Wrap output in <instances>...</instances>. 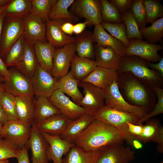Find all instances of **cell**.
<instances>
[{
	"label": "cell",
	"mask_w": 163,
	"mask_h": 163,
	"mask_svg": "<svg viewBox=\"0 0 163 163\" xmlns=\"http://www.w3.org/2000/svg\"><path fill=\"white\" fill-rule=\"evenodd\" d=\"M124 141L114 127L94 119L76 140L75 144L88 151H95L109 146L123 144Z\"/></svg>",
	"instance_id": "obj_1"
},
{
	"label": "cell",
	"mask_w": 163,
	"mask_h": 163,
	"mask_svg": "<svg viewBox=\"0 0 163 163\" xmlns=\"http://www.w3.org/2000/svg\"><path fill=\"white\" fill-rule=\"evenodd\" d=\"M148 62L138 56L124 55L121 58L117 71L131 73L145 84L152 86H159L163 77L156 71L150 69Z\"/></svg>",
	"instance_id": "obj_2"
},
{
	"label": "cell",
	"mask_w": 163,
	"mask_h": 163,
	"mask_svg": "<svg viewBox=\"0 0 163 163\" xmlns=\"http://www.w3.org/2000/svg\"><path fill=\"white\" fill-rule=\"evenodd\" d=\"M93 116L95 119L102 121L116 128L125 141L129 140L132 136L129 131L127 122L137 124L140 119L135 115L105 105L95 113Z\"/></svg>",
	"instance_id": "obj_3"
},
{
	"label": "cell",
	"mask_w": 163,
	"mask_h": 163,
	"mask_svg": "<svg viewBox=\"0 0 163 163\" xmlns=\"http://www.w3.org/2000/svg\"><path fill=\"white\" fill-rule=\"evenodd\" d=\"M104 90L105 105L133 114L140 119L147 114L146 107L131 105L124 100L120 91L117 80Z\"/></svg>",
	"instance_id": "obj_4"
},
{
	"label": "cell",
	"mask_w": 163,
	"mask_h": 163,
	"mask_svg": "<svg viewBox=\"0 0 163 163\" xmlns=\"http://www.w3.org/2000/svg\"><path fill=\"white\" fill-rule=\"evenodd\" d=\"M25 18L5 17L1 36L0 56L3 58L13 45L23 34Z\"/></svg>",
	"instance_id": "obj_5"
},
{
	"label": "cell",
	"mask_w": 163,
	"mask_h": 163,
	"mask_svg": "<svg viewBox=\"0 0 163 163\" xmlns=\"http://www.w3.org/2000/svg\"><path fill=\"white\" fill-rule=\"evenodd\" d=\"M8 71V77L3 82L5 91L15 97L26 95L34 97L31 78L15 67H11Z\"/></svg>",
	"instance_id": "obj_6"
},
{
	"label": "cell",
	"mask_w": 163,
	"mask_h": 163,
	"mask_svg": "<svg viewBox=\"0 0 163 163\" xmlns=\"http://www.w3.org/2000/svg\"><path fill=\"white\" fill-rule=\"evenodd\" d=\"M31 131V125L20 120H8L3 125L1 137L21 149L26 145Z\"/></svg>",
	"instance_id": "obj_7"
},
{
	"label": "cell",
	"mask_w": 163,
	"mask_h": 163,
	"mask_svg": "<svg viewBox=\"0 0 163 163\" xmlns=\"http://www.w3.org/2000/svg\"><path fill=\"white\" fill-rule=\"evenodd\" d=\"M84 96L78 105L82 107L86 114H94L105 105L103 89L87 82H80Z\"/></svg>",
	"instance_id": "obj_8"
},
{
	"label": "cell",
	"mask_w": 163,
	"mask_h": 163,
	"mask_svg": "<svg viewBox=\"0 0 163 163\" xmlns=\"http://www.w3.org/2000/svg\"><path fill=\"white\" fill-rule=\"evenodd\" d=\"M163 48L161 45L150 43L141 39H131L129 40L124 54L139 57L149 62H155L161 59L158 52Z\"/></svg>",
	"instance_id": "obj_9"
},
{
	"label": "cell",
	"mask_w": 163,
	"mask_h": 163,
	"mask_svg": "<svg viewBox=\"0 0 163 163\" xmlns=\"http://www.w3.org/2000/svg\"><path fill=\"white\" fill-rule=\"evenodd\" d=\"M127 74L126 76L125 74L122 76L120 82V86L131 101L138 106L146 107L149 99L147 91L138 79L131 74L128 75Z\"/></svg>",
	"instance_id": "obj_10"
},
{
	"label": "cell",
	"mask_w": 163,
	"mask_h": 163,
	"mask_svg": "<svg viewBox=\"0 0 163 163\" xmlns=\"http://www.w3.org/2000/svg\"><path fill=\"white\" fill-rule=\"evenodd\" d=\"M34 95L50 97L57 89V81L51 73L38 64L31 78Z\"/></svg>",
	"instance_id": "obj_11"
},
{
	"label": "cell",
	"mask_w": 163,
	"mask_h": 163,
	"mask_svg": "<svg viewBox=\"0 0 163 163\" xmlns=\"http://www.w3.org/2000/svg\"><path fill=\"white\" fill-rule=\"evenodd\" d=\"M75 52V42L55 50L51 73L56 79L68 73Z\"/></svg>",
	"instance_id": "obj_12"
},
{
	"label": "cell",
	"mask_w": 163,
	"mask_h": 163,
	"mask_svg": "<svg viewBox=\"0 0 163 163\" xmlns=\"http://www.w3.org/2000/svg\"><path fill=\"white\" fill-rule=\"evenodd\" d=\"M71 5L72 13L78 18H85L90 24L101 22L100 0H75Z\"/></svg>",
	"instance_id": "obj_13"
},
{
	"label": "cell",
	"mask_w": 163,
	"mask_h": 163,
	"mask_svg": "<svg viewBox=\"0 0 163 163\" xmlns=\"http://www.w3.org/2000/svg\"><path fill=\"white\" fill-rule=\"evenodd\" d=\"M49 99L62 114L72 120L85 113L82 107L71 101L59 89H56Z\"/></svg>",
	"instance_id": "obj_14"
},
{
	"label": "cell",
	"mask_w": 163,
	"mask_h": 163,
	"mask_svg": "<svg viewBox=\"0 0 163 163\" xmlns=\"http://www.w3.org/2000/svg\"><path fill=\"white\" fill-rule=\"evenodd\" d=\"M48 144L46 141L37 128L36 123L31 125L30 137L25 146L31 150L32 163H48L46 150Z\"/></svg>",
	"instance_id": "obj_15"
},
{
	"label": "cell",
	"mask_w": 163,
	"mask_h": 163,
	"mask_svg": "<svg viewBox=\"0 0 163 163\" xmlns=\"http://www.w3.org/2000/svg\"><path fill=\"white\" fill-rule=\"evenodd\" d=\"M40 133L48 144L46 150L48 161H52L53 163H62L63 155H66L75 144L69 142L60 136Z\"/></svg>",
	"instance_id": "obj_16"
},
{
	"label": "cell",
	"mask_w": 163,
	"mask_h": 163,
	"mask_svg": "<svg viewBox=\"0 0 163 163\" xmlns=\"http://www.w3.org/2000/svg\"><path fill=\"white\" fill-rule=\"evenodd\" d=\"M135 158L134 151L119 144L104 149L97 163H129Z\"/></svg>",
	"instance_id": "obj_17"
},
{
	"label": "cell",
	"mask_w": 163,
	"mask_h": 163,
	"mask_svg": "<svg viewBox=\"0 0 163 163\" xmlns=\"http://www.w3.org/2000/svg\"><path fill=\"white\" fill-rule=\"evenodd\" d=\"M65 21L64 20L48 19L46 21V38L48 42L55 47L60 48L75 42V37L66 34L61 28V25Z\"/></svg>",
	"instance_id": "obj_18"
},
{
	"label": "cell",
	"mask_w": 163,
	"mask_h": 163,
	"mask_svg": "<svg viewBox=\"0 0 163 163\" xmlns=\"http://www.w3.org/2000/svg\"><path fill=\"white\" fill-rule=\"evenodd\" d=\"M92 34L93 42L98 46H109L113 49L118 55L121 57L125 55L126 47L121 42L107 33L103 27L101 23L95 24Z\"/></svg>",
	"instance_id": "obj_19"
},
{
	"label": "cell",
	"mask_w": 163,
	"mask_h": 163,
	"mask_svg": "<svg viewBox=\"0 0 163 163\" xmlns=\"http://www.w3.org/2000/svg\"><path fill=\"white\" fill-rule=\"evenodd\" d=\"M23 34L26 40L34 44L45 41L46 24L41 18L30 13L26 18Z\"/></svg>",
	"instance_id": "obj_20"
},
{
	"label": "cell",
	"mask_w": 163,
	"mask_h": 163,
	"mask_svg": "<svg viewBox=\"0 0 163 163\" xmlns=\"http://www.w3.org/2000/svg\"><path fill=\"white\" fill-rule=\"evenodd\" d=\"M72 121L61 113L51 116L36 124L37 129L40 132L60 136Z\"/></svg>",
	"instance_id": "obj_21"
},
{
	"label": "cell",
	"mask_w": 163,
	"mask_h": 163,
	"mask_svg": "<svg viewBox=\"0 0 163 163\" xmlns=\"http://www.w3.org/2000/svg\"><path fill=\"white\" fill-rule=\"evenodd\" d=\"M117 71L97 66L81 82L90 83L104 90L117 80Z\"/></svg>",
	"instance_id": "obj_22"
},
{
	"label": "cell",
	"mask_w": 163,
	"mask_h": 163,
	"mask_svg": "<svg viewBox=\"0 0 163 163\" xmlns=\"http://www.w3.org/2000/svg\"><path fill=\"white\" fill-rule=\"evenodd\" d=\"M95 60L97 66L117 70L119 66L121 57L116 51L109 46L103 47L94 46Z\"/></svg>",
	"instance_id": "obj_23"
},
{
	"label": "cell",
	"mask_w": 163,
	"mask_h": 163,
	"mask_svg": "<svg viewBox=\"0 0 163 163\" xmlns=\"http://www.w3.org/2000/svg\"><path fill=\"white\" fill-rule=\"evenodd\" d=\"M104 149L88 151L75 144L62 158V163H97Z\"/></svg>",
	"instance_id": "obj_24"
},
{
	"label": "cell",
	"mask_w": 163,
	"mask_h": 163,
	"mask_svg": "<svg viewBox=\"0 0 163 163\" xmlns=\"http://www.w3.org/2000/svg\"><path fill=\"white\" fill-rule=\"evenodd\" d=\"M94 119L93 115L85 114L72 120L60 136L70 143L75 144L79 136Z\"/></svg>",
	"instance_id": "obj_25"
},
{
	"label": "cell",
	"mask_w": 163,
	"mask_h": 163,
	"mask_svg": "<svg viewBox=\"0 0 163 163\" xmlns=\"http://www.w3.org/2000/svg\"><path fill=\"white\" fill-rule=\"evenodd\" d=\"M34 51L38 64L51 73L55 49L49 42L37 41L34 44Z\"/></svg>",
	"instance_id": "obj_26"
},
{
	"label": "cell",
	"mask_w": 163,
	"mask_h": 163,
	"mask_svg": "<svg viewBox=\"0 0 163 163\" xmlns=\"http://www.w3.org/2000/svg\"><path fill=\"white\" fill-rule=\"evenodd\" d=\"M15 100L19 120L31 125L34 121L35 100L34 97L22 95L15 97Z\"/></svg>",
	"instance_id": "obj_27"
},
{
	"label": "cell",
	"mask_w": 163,
	"mask_h": 163,
	"mask_svg": "<svg viewBox=\"0 0 163 163\" xmlns=\"http://www.w3.org/2000/svg\"><path fill=\"white\" fill-rule=\"evenodd\" d=\"M25 40L23 57L19 63L15 68L31 79L38 63L34 51V44Z\"/></svg>",
	"instance_id": "obj_28"
},
{
	"label": "cell",
	"mask_w": 163,
	"mask_h": 163,
	"mask_svg": "<svg viewBox=\"0 0 163 163\" xmlns=\"http://www.w3.org/2000/svg\"><path fill=\"white\" fill-rule=\"evenodd\" d=\"M80 82L75 79L69 71L57 80V88L70 97L73 101L78 105L83 96L78 87Z\"/></svg>",
	"instance_id": "obj_29"
},
{
	"label": "cell",
	"mask_w": 163,
	"mask_h": 163,
	"mask_svg": "<svg viewBox=\"0 0 163 163\" xmlns=\"http://www.w3.org/2000/svg\"><path fill=\"white\" fill-rule=\"evenodd\" d=\"M70 66V72L76 79L81 82L97 66L94 60L75 55Z\"/></svg>",
	"instance_id": "obj_30"
},
{
	"label": "cell",
	"mask_w": 163,
	"mask_h": 163,
	"mask_svg": "<svg viewBox=\"0 0 163 163\" xmlns=\"http://www.w3.org/2000/svg\"><path fill=\"white\" fill-rule=\"evenodd\" d=\"M35 101L34 122L36 123L51 116L61 114L60 111L50 101L49 98L40 96Z\"/></svg>",
	"instance_id": "obj_31"
},
{
	"label": "cell",
	"mask_w": 163,
	"mask_h": 163,
	"mask_svg": "<svg viewBox=\"0 0 163 163\" xmlns=\"http://www.w3.org/2000/svg\"><path fill=\"white\" fill-rule=\"evenodd\" d=\"M74 0H58L53 7L48 15L49 20H64L72 23L78 21V18L68 10Z\"/></svg>",
	"instance_id": "obj_32"
},
{
	"label": "cell",
	"mask_w": 163,
	"mask_h": 163,
	"mask_svg": "<svg viewBox=\"0 0 163 163\" xmlns=\"http://www.w3.org/2000/svg\"><path fill=\"white\" fill-rule=\"evenodd\" d=\"M92 33L88 31L83 32L75 37V50L80 57L92 59L95 57Z\"/></svg>",
	"instance_id": "obj_33"
},
{
	"label": "cell",
	"mask_w": 163,
	"mask_h": 163,
	"mask_svg": "<svg viewBox=\"0 0 163 163\" xmlns=\"http://www.w3.org/2000/svg\"><path fill=\"white\" fill-rule=\"evenodd\" d=\"M29 0H10L5 11V17L10 19L25 18L31 13Z\"/></svg>",
	"instance_id": "obj_34"
},
{
	"label": "cell",
	"mask_w": 163,
	"mask_h": 163,
	"mask_svg": "<svg viewBox=\"0 0 163 163\" xmlns=\"http://www.w3.org/2000/svg\"><path fill=\"white\" fill-rule=\"evenodd\" d=\"M25 41L23 33L4 57V62L7 68L16 67L19 63L24 53Z\"/></svg>",
	"instance_id": "obj_35"
},
{
	"label": "cell",
	"mask_w": 163,
	"mask_h": 163,
	"mask_svg": "<svg viewBox=\"0 0 163 163\" xmlns=\"http://www.w3.org/2000/svg\"><path fill=\"white\" fill-rule=\"evenodd\" d=\"M139 30L143 38L148 43L156 44L162 41L163 37V18L152 23L150 27L141 28Z\"/></svg>",
	"instance_id": "obj_36"
},
{
	"label": "cell",
	"mask_w": 163,
	"mask_h": 163,
	"mask_svg": "<svg viewBox=\"0 0 163 163\" xmlns=\"http://www.w3.org/2000/svg\"><path fill=\"white\" fill-rule=\"evenodd\" d=\"M100 1L101 22L110 23L123 22L122 15L109 1Z\"/></svg>",
	"instance_id": "obj_37"
},
{
	"label": "cell",
	"mask_w": 163,
	"mask_h": 163,
	"mask_svg": "<svg viewBox=\"0 0 163 163\" xmlns=\"http://www.w3.org/2000/svg\"><path fill=\"white\" fill-rule=\"evenodd\" d=\"M56 0H30L31 14L46 21L51 10L56 2Z\"/></svg>",
	"instance_id": "obj_38"
},
{
	"label": "cell",
	"mask_w": 163,
	"mask_h": 163,
	"mask_svg": "<svg viewBox=\"0 0 163 163\" xmlns=\"http://www.w3.org/2000/svg\"><path fill=\"white\" fill-rule=\"evenodd\" d=\"M0 104L8 120H19L17 112L15 97L4 91L0 98Z\"/></svg>",
	"instance_id": "obj_39"
},
{
	"label": "cell",
	"mask_w": 163,
	"mask_h": 163,
	"mask_svg": "<svg viewBox=\"0 0 163 163\" xmlns=\"http://www.w3.org/2000/svg\"><path fill=\"white\" fill-rule=\"evenodd\" d=\"M101 24L111 35L121 42L126 47L128 46L129 40L127 37L126 26L123 22L117 23L101 22Z\"/></svg>",
	"instance_id": "obj_40"
},
{
	"label": "cell",
	"mask_w": 163,
	"mask_h": 163,
	"mask_svg": "<svg viewBox=\"0 0 163 163\" xmlns=\"http://www.w3.org/2000/svg\"><path fill=\"white\" fill-rule=\"evenodd\" d=\"M146 16V23H152L163 17V6L160 1L156 0H143Z\"/></svg>",
	"instance_id": "obj_41"
},
{
	"label": "cell",
	"mask_w": 163,
	"mask_h": 163,
	"mask_svg": "<svg viewBox=\"0 0 163 163\" xmlns=\"http://www.w3.org/2000/svg\"><path fill=\"white\" fill-rule=\"evenodd\" d=\"M122 21L126 26L127 37L129 40L131 39H143L130 10L122 15Z\"/></svg>",
	"instance_id": "obj_42"
},
{
	"label": "cell",
	"mask_w": 163,
	"mask_h": 163,
	"mask_svg": "<svg viewBox=\"0 0 163 163\" xmlns=\"http://www.w3.org/2000/svg\"><path fill=\"white\" fill-rule=\"evenodd\" d=\"M130 10L139 29L145 27L147 23L146 16L143 0L133 1Z\"/></svg>",
	"instance_id": "obj_43"
},
{
	"label": "cell",
	"mask_w": 163,
	"mask_h": 163,
	"mask_svg": "<svg viewBox=\"0 0 163 163\" xmlns=\"http://www.w3.org/2000/svg\"><path fill=\"white\" fill-rule=\"evenodd\" d=\"M143 125V131L140 139L141 143H147L151 142L158 132L161 125L156 119L149 120Z\"/></svg>",
	"instance_id": "obj_44"
},
{
	"label": "cell",
	"mask_w": 163,
	"mask_h": 163,
	"mask_svg": "<svg viewBox=\"0 0 163 163\" xmlns=\"http://www.w3.org/2000/svg\"><path fill=\"white\" fill-rule=\"evenodd\" d=\"M19 149L9 141L0 139V160L17 158Z\"/></svg>",
	"instance_id": "obj_45"
},
{
	"label": "cell",
	"mask_w": 163,
	"mask_h": 163,
	"mask_svg": "<svg viewBox=\"0 0 163 163\" xmlns=\"http://www.w3.org/2000/svg\"><path fill=\"white\" fill-rule=\"evenodd\" d=\"M158 96V102L154 110L149 113L139 120L137 124H142L151 118L163 113V89L159 86H152Z\"/></svg>",
	"instance_id": "obj_46"
},
{
	"label": "cell",
	"mask_w": 163,
	"mask_h": 163,
	"mask_svg": "<svg viewBox=\"0 0 163 163\" xmlns=\"http://www.w3.org/2000/svg\"><path fill=\"white\" fill-rule=\"evenodd\" d=\"M112 4L122 15L130 10L132 0H110Z\"/></svg>",
	"instance_id": "obj_47"
},
{
	"label": "cell",
	"mask_w": 163,
	"mask_h": 163,
	"mask_svg": "<svg viewBox=\"0 0 163 163\" xmlns=\"http://www.w3.org/2000/svg\"><path fill=\"white\" fill-rule=\"evenodd\" d=\"M127 123L129 133L136 137L140 142V139L143 131V124H142L139 125L135 124L129 122H127Z\"/></svg>",
	"instance_id": "obj_48"
},
{
	"label": "cell",
	"mask_w": 163,
	"mask_h": 163,
	"mask_svg": "<svg viewBox=\"0 0 163 163\" xmlns=\"http://www.w3.org/2000/svg\"><path fill=\"white\" fill-rule=\"evenodd\" d=\"M151 142L157 144L156 149L160 153H163V127L161 125L156 135L152 139Z\"/></svg>",
	"instance_id": "obj_49"
},
{
	"label": "cell",
	"mask_w": 163,
	"mask_h": 163,
	"mask_svg": "<svg viewBox=\"0 0 163 163\" xmlns=\"http://www.w3.org/2000/svg\"><path fill=\"white\" fill-rule=\"evenodd\" d=\"M16 158L18 163H30L27 149L25 147L19 149Z\"/></svg>",
	"instance_id": "obj_50"
},
{
	"label": "cell",
	"mask_w": 163,
	"mask_h": 163,
	"mask_svg": "<svg viewBox=\"0 0 163 163\" xmlns=\"http://www.w3.org/2000/svg\"><path fill=\"white\" fill-rule=\"evenodd\" d=\"M74 25L72 23L65 21L61 25V28L66 34L71 36L73 33Z\"/></svg>",
	"instance_id": "obj_51"
},
{
	"label": "cell",
	"mask_w": 163,
	"mask_h": 163,
	"mask_svg": "<svg viewBox=\"0 0 163 163\" xmlns=\"http://www.w3.org/2000/svg\"><path fill=\"white\" fill-rule=\"evenodd\" d=\"M148 66L152 69L157 71L161 76L163 77V58L162 57L159 62L156 63H153L148 62Z\"/></svg>",
	"instance_id": "obj_52"
},
{
	"label": "cell",
	"mask_w": 163,
	"mask_h": 163,
	"mask_svg": "<svg viewBox=\"0 0 163 163\" xmlns=\"http://www.w3.org/2000/svg\"><path fill=\"white\" fill-rule=\"evenodd\" d=\"M90 23L86 21L83 22H81L74 25L73 33L79 35L82 33L85 30L87 25Z\"/></svg>",
	"instance_id": "obj_53"
},
{
	"label": "cell",
	"mask_w": 163,
	"mask_h": 163,
	"mask_svg": "<svg viewBox=\"0 0 163 163\" xmlns=\"http://www.w3.org/2000/svg\"><path fill=\"white\" fill-rule=\"evenodd\" d=\"M8 69L0 56V76L5 80L8 77Z\"/></svg>",
	"instance_id": "obj_54"
},
{
	"label": "cell",
	"mask_w": 163,
	"mask_h": 163,
	"mask_svg": "<svg viewBox=\"0 0 163 163\" xmlns=\"http://www.w3.org/2000/svg\"><path fill=\"white\" fill-rule=\"evenodd\" d=\"M8 121L6 116L0 104V122L4 125Z\"/></svg>",
	"instance_id": "obj_55"
},
{
	"label": "cell",
	"mask_w": 163,
	"mask_h": 163,
	"mask_svg": "<svg viewBox=\"0 0 163 163\" xmlns=\"http://www.w3.org/2000/svg\"><path fill=\"white\" fill-rule=\"evenodd\" d=\"M5 12L0 14V44L1 36L3 28L4 21L5 17Z\"/></svg>",
	"instance_id": "obj_56"
},
{
	"label": "cell",
	"mask_w": 163,
	"mask_h": 163,
	"mask_svg": "<svg viewBox=\"0 0 163 163\" xmlns=\"http://www.w3.org/2000/svg\"><path fill=\"white\" fill-rule=\"evenodd\" d=\"M8 4L6 5L0 6V14L4 13L5 11L8 7Z\"/></svg>",
	"instance_id": "obj_57"
},
{
	"label": "cell",
	"mask_w": 163,
	"mask_h": 163,
	"mask_svg": "<svg viewBox=\"0 0 163 163\" xmlns=\"http://www.w3.org/2000/svg\"><path fill=\"white\" fill-rule=\"evenodd\" d=\"M10 0H0V6H5L8 5Z\"/></svg>",
	"instance_id": "obj_58"
},
{
	"label": "cell",
	"mask_w": 163,
	"mask_h": 163,
	"mask_svg": "<svg viewBox=\"0 0 163 163\" xmlns=\"http://www.w3.org/2000/svg\"><path fill=\"white\" fill-rule=\"evenodd\" d=\"M5 91L4 85L3 83H0V98L2 93Z\"/></svg>",
	"instance_id": "obj_59"
},
{
	"label": "cell",
	"mask_w": 163,
	"mask_h": 163,
	"mask_svg": "<svg viewBox=\"0 0 163 163\" xmlns=\"http://www.w3.org/2000/svg\"><path fill=\"white\" fill-rule=\"evenodd\" d=\"M3 125L0 122V137H1V135L2 133Z\"/></svg>",
	"instance_id": "obj_60"
},
{
	"label": "cell",
	"mask_w": 163,
	"mask_h": 163,
	"mask_svg": "<svg viewBox=\"0 0 163 163\" xmlns=\"http://www.w3.org/2000/svg\"><path fill=\"white\" fill-rule=\"evenodd\" d=\"M0 163H9V161L8 159L0 160Z\"/></svg>",
	"instance_id": "obj_61"
},
{
	"label": "cell",
	"mask_w": 163,
	"mask_h": 163,
	"mask_svg": "<svg viewBox=\"0 0 163 163\" xmlns=\"http://www.w3.org/2000/svg\"><path fill=\"white\" fill-rule=\"evenodd\" d=\"M4 81V79L0 76V83H3Z\"/></svg>",
	"instance_id": "obj_62"
},
{
	"label": "cell",
	"mask_w": 163,
	"mask_h": 163,
	"mask_svg": "<svg viewBox=\"0 0 163 163\" xmlns=\"http://www.w3.org/2000/svg\"><path fill=\"white\" fill-rule=\"evenodd\" d=\"M160 163H163V161H161Z\"/></svg>",
	"instance_id": "obj_63"
},
{
	"label": "cell",
	"mask_w": 163,
	"mask_h": 163,
	"mask_svg": "<svg viewBox=\"0 0 163 163\" xmlns=\"http://www.w3.org/2000/svg\"><path fill=\"white\" fill-rule=\"evenodd\" d=\"M2 138V137H0V139H1V138Z\"/></svg>",
	"instance_id": "obj_64"
}]
</instances>
